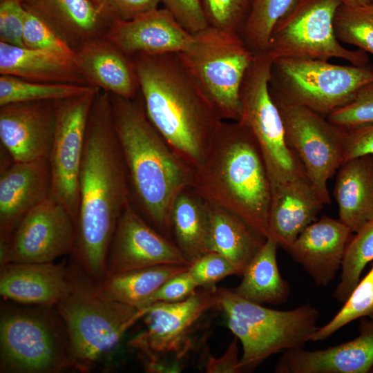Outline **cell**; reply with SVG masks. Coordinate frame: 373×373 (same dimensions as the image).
<instances>
[{
  "label": "cell",
  "instance_id": "277c9868",
  "mask_svg": "<svg viewBox=\"0 0 373 373\" xmlns=\"http://www.w3.org/2000/svg\"><path fill=\"white\" fill-rule=\"evenodd\" d=\"M207 202L242 218L267 236L271 183L258 145L239 121L222 120L191 186Z\"/></svg>",
  "mask_w": 373,
  "mask_h": 373
},
{
  "label": "cell",
  "instance_id": "b9f144b4",
  "mask_svg": "<svg viewBox=\"0 0 373 373\" xmlns=\"http://www.w3.org/2000/svg\"><path fill=\"white\" fill-rule=\"evenodd\" d=\"M176 21L192 35L209 26L201 0H160Z\"/></svg>",
  "mask_w": 373,
  "mask_h": 373
},
{
  "label": "cell",
  "instance_id": "681fc988",
  "mask_svg": "<svg viewBox=\"0 0 373 373\" xmlns=\"http://www.w3.org/2000/svg\"><path fill=\"white\" fill-rule=\"evenodd\" d=\"M370 6L373 7V0H369Z\"/></svg>",
  "mask_w": 373,
  "mask_h": 373
},
{
  "label": "cell",
  "instance_id": "f35d334b",
  "mask_svg": "<svg viewBox=\"0 0 373 373\" xmlns=\"http://www.w3.org/2000/svg\"><path fill=\"white\" fill-rule=\"evenodd\" d=\"M326 117L343 129L373 124V82L362 87L352 102Z\"/></svg>",
  "mask_w": 373,
  "mask_h": 373
},
{
  "label": "cell",
  "instance_id": "ac0fdd59",
  "mask_svg": "<svg viewBox=\"0 0 373 373\" xmlns=\"http://www.w3.org/2000/svg\"><path fill=\"white\" fill-rule=\"evenodd\" d=\"M104 36L131 57L182 52L193 39V35L166 8H156L131 20H113Z\"/></svg>",
  "mask_w": 373,
  "mask_h": 373
},
{
  "label": "cell",
  "instance_id": "e575fe53",
  "mask_svg": "<svg viewBox=\"0 0 373 373\" xmlns=\"http://www.w3.org/2000/svg\"><path fill=\"white\" fill-rule=\"evenodd\" d=\"M336 37L373 55V7L341 4L334 17Z\"/></svg>",
  "mask_w": 373,
  "mask_h": 373
},
{
  "label": "cell",
  "instance_id": "4fadbf2b",
  "mask_svg": "<svg viewBox=\"0 0 373 373\" xmlns=\"http://www.w3.org/2000/svg\"><path fill=\"white\" fill-rule=\"evenodd\" d=\"M272 99L279 110L288 146L324 204H330L327 182L343 164L344 129L307 107Z\"/></svg>",
  "mask_w": 373,
  "mask_h": 373
},
{
  "label": "cell",
  "instance_id": "6da1fadb",
  "mask_svg": "<svg viewBox=\"0 0 373 373\" xmlns=\"http://www.w3.org/2000/svg\"><path fill=\"white\" fill-rule=\"evenodd\" d=\"M115 133L110 93L99 90L88 118L79 177V213L72 257L97 284L105 276L109 247L131 202Z\"/></svg>",
  "mask_w": 373,
  "mask_h": 373
},
{
  "label": "cell",
  "instance_id": "7402d4cb",
  "mask_svg": "<svg viewBox=\"0 0 373 373\" xmlns=\"http://www.w3.org/2000/svg\"><path fill=\"white\" fill-rule=\"evenodd\" d=\"M324 204L306 175L276 185L271 188L267 238L287 251L317 220Z\"/></svg>",
  "mask_w": 373,
  "mask_h": 373
},
{
  "label": "cell",
  "instance_id": "d6986e66",
  "mask_svg": "<svg viewBox=\"0 0 373 373\" xmlns=\"http://www.w3.org/2000/svg\"><path fill=\"white\" fill-rule=\"evenodd\" d=\"M354 339L324 350L283 352L276 373H367L373 370V317L363 320Z\"/></svg>",
  "mask_w": 373,
  "mask_h": 373
},
{
  "label": "cell",
  "instance_id": "83f0119b",
  "mask_svg": "<svg viewBox=\"0 0 373 373\" xmlns=\"http://www.w3.org/2000/svg\"><path fill=\"white\" fill-rule=\"evenodd\" d=\"M171 227L173 242L189 265L209 252L210 204L192 187L176 198Z\"/></svg>",
  "mask_w": 373,
  "mask_h": 373
},
{
  "label": "cell",
  "instance_id": "603a6c76",
  "mask_svg": "<svg viewBox=\"0 0 373 373\" xmlns=\"http://www.w3.org/2000/svg\"><path fill=\"white\" fill-rule=\"evenodd\" d=\"M0 267V294L18 303L55 307L71 290L64 262H9Z\"/></svg>",
  "mask_w": 373,
  "mask_h": 373
},
{
  "label": "cell",
  "instance_id": "d4e9b609",
  "mask_svg": "<svg viewBox=\"0 0 373 373\" xmlns=\"http://www.w3.org/2000/svg\"><path fill=\"white\" fill-rule=\"evenodd\" d=\"M26 9L48 23L75 50L102 37L112 19L93 0H23Z\"/></svg>",
  "mask_w": 373,
  "mask_h": 373
},
{
  "label": "cell",
  "instance_id": "9c48e42d",
  "mask_svg": "<svg viewBox=\"0 0 373 373\" xmlns=\"http://www.w3.org/2000/svg\"><path fill=\"white\" fill-rule=\"evenodd\" d=\"M178 54L222 119L239 121L240 86L256 55L240 35L209 26Z\"/></svg>",
  "mask_w": 373,
  "mask_h": 373
},
{
  "label": "cell",
  "instance_id": "ab89813d",
  "mask_svg": "<svg viewBox=\"0 0 373 373\" xmlns=\"http://www.w3.org/2000/svg\"><path fill=\"white\" fill-rule=\"evenodd\" d=\"M188 271L199 287H213L220 280L231 275H242L229 259L216 252H209L193 262Z\"/></svg>",
  "mask_w": 373,
  "mask_h": 373
},
{
  "label": "cell",
  "instance_id": "f6af8a7d",
  "mask_svg": "<svg viewBox=\"0 0 373 373\" xmlns=\"http://www.w3.org/2000/svg\"><path fill=\"white\" fill-rule=\"evenodd\" d=\"M160 0H105L104 8L112 20L127 21L157 8Z\"/></svg>",
  "mask_w": 373,
  "mask_h": 373
},
{
  "label": "cell",
  "instance_id": "ee69618b",
  "mask_svg": "<svg viewBox=\"0 0 373 373\" xmlns=\"http://www.w3.org/2000/svg\"><path fill=\"white\" fill-rule=\"evenodd\" d=\"M344 131L343 163L356 157L373 155V124Z\"/></svg>",
  "mask_w": 373,
  "mask_h": 373
},
{
  "label": "cell",
  "instance_id": "8d00e7d4",
  "mask_svg": "<svg viewBox=\"0 0 373 373\" xmlns=\"http://www.w3.org/2000/svg\"><path fill=\"white\" fill-rule=\"evenodd\" d=\"M209 26L239 34L248 17L251 0H201Z\"/></svg>",
  "mask_w": 373,
  "mask_h": 373
},
{
  "label": "cell",
  "instance_id": "836d02e7",
  "mask_svg": "<svg viewBox=\"0 0 373 373\" xmlns=\"http://www.w3.org/2000/svg\"><path fill=\"white\" fill-rule=\"evenodd\" d=\"M373 260V220L367 222L352 238L341 265L339 283L334 292V298L344 303L360 281L363 270Z\"/></svg>",
  "mask_w": 373,
  "mask_h": 373
},
{
  "label": "cell",
  "instance_id": "8fae6325",
  "mask_svg": "<svg viewBox=\"0 0 373 373\" xmlns=\"http://www.w3.org/2000/svg\"><path fill=\"white\" fill-rule=\"evenodd\" d=\"M341 4L339 0H294L273 28L266 52L272 60L335 57L355 66L369 64L365 52L347 49L336 37L334 17Z\"/></svg>",
  "mask_w": 373,
  "mask_h": 373
},
{
  "label": "cell",
  "instance_id": "cb8c5ba5",
  "mask_svg": "<svg viewBox=\"0 0 373 373\" xmlns=\"http://www.w3.org/2000/svg\"><path fill=\"white\" fill-rule=\"evenodd\" d=\"M75 61L89 85L122 97H136L140 87L132 57L104 36L78 48Z\"/></svg>",
  "mask_w": 373,
  "mask_h": 373
},
{
  "label": "cell",
  "instance_id": "9a60e30c",
  "mask_svg": "<svg viewBox=\"0 0 373 373\" xmlns=\"http://www.w3.org/2000/svg\"><path fill=\"white\" fill-rule=\"evenodd\" d=\"M76 223L67 209L48 196L18 223L7 243L0 247V265L9 262H50L72 254Z\"/></svg>",
  "mask_w": 373,
  "mask_h": 373
},
{
  "label": "cell",
  "instance_id": "5bb4252c",
  "mask_svg": "<svg viewBox=\"0 0 373 373\" xmlns=\"http://www.w3.org/2000/svg\"><path fill=\"white\" fill-rule=\"evenodd\" d=\"M99 89L52 102L55 132L48 161L50 195L61 203L77 224L79 177L90 113Z\"/></svg>",
  "mask_w": 373,
  "mask_h": 373
},
{
  "label": "cell",
  "instance_id": "8992f818",
  "mask_svg": "<svg viewBox=\"0 0 373 373\" xmlns=\"http://www.w3.org/2000/svg\"><path fill=\"white\" fill-rule=\"evenodd\" d=\"M218 296L227 325L242 346V372L253 370L274 354L304 348L318 327L320 312L309 303L276 310L247 300L233 289L219 288Z\"/></svg>",
  "mask_w": 373,
  "mask_h": 373
},
{
  "label": "cell",
  "instance_id": "52a82bcc",
  "mask_svg": "<svg viewBox=\"0 0 373 373\" xmlns=\"http://www.w3.org/2000/svg\"><path fill=\"white\" fill-rule=\"evenodd\" d=\"M52 307L1 305L0 372L59 373L73 369L65 326Z\"/></svg>",
  "mask_w": 373,
  "mask_h": 373
},
{
  "label": "cell",
  "instance_id": "1f68e13d",
  "mask_svg": "<svg viewBox=\"0 0 373 373\" xmlns=\"http://www.w3.org/2000/svg\"><path fill=\"white\" fill-rule=\"evenodd\" d=\"M96 88L90 85L41 83L1 75L0 106L17 102H53L83 95Z\"/></svg>",
  "mask_w": 373,
  "mask_h": 373
},
{
  "label": "cell",
  "instance_id": "44dd1931",
  "mask_svg": "<svg viewBox=\"0 0 373 373\" xmlns=\"http://www.w3.org/2000/svg\"><path fill=\"white\" fill-rule=\"evenodd\" d=\"M353 232L327 216L307 226L287 251L319 286L328 285L341 267Z\"/></svg>",
  "mask_w": 373,
  "mask_h": 373
},
{
  "label": "cell",
  "instance_id": "f546056e",
  "mask_svg": "<svg viewBox=\"0 0 373 373\" xmlns=\"http://www.w3.org/2000/svg\"><path fill=\"white\" fill-rule=\"evenodd\" d=\"M189 265L166 264L120 272L95 284L97 295L137 308L169 278L188 269Z\"/></svg>",
  "mask_w": 373,
  "mask_h": 373
},
{
  "label": "cell",
  "instance_id": "e0dca14e",
  "mask_svg": "<svg viewBox=\"0 0 373 373\" xmlns=\"http://www.w3.org/2000/svg\"><path fill=\"white\" fill-rule=\"evenodd\" d=\"M54 132L52 102H17L0 106L1 144L14 162L48 160Z\"/></svg>",
  "mask_w": 373,
  "mask_h": 373
},
{
  "label": "cell",
  "instance_id": "7dc6e473",
  "mask_svg": "<svg viewBox=\"0 0 373 373\" xmlns=\"http://www.w3.org/2000/svg\"><path fill=\"white\" fill-rule=\"evenodd\" d=\"M342 4L352 7H365L370 6L369 0H339Z\"/></svg>",
  "mask_w": 373,
  "mask_h": 373
},
{
  "label": "cell",
  "instance_id": "74e56055",
  "mask_svg": "<svg viewBox=\"0 0 373 373\" xmlns=\"http://www.w3.org/2000/svg\"><path fill=\"white\" fill-rule=\"evenodd\" d=\"M23 44L31 49L49 50L75 57V50L48 23L26 9Z\"/></svg>",
  "mask_w": 373,
  "mask_h": 373
},
{
  "label": "cell",
  "instance_id": "4dcf8cb0",
  "mask_svg": "<svg viewBox=\"0 0 373 373\" xmlns=\"http://www.w3.org/2000/svg\"><path fill=\"white\" fill-rule=\"evenodd\" d=\"M278 245L267 238L264 245L242 273L240 285L233 290L240 297L260 304H280L289 294V286L278 267Z\"/></svg>",
  "mask_w": 373,
  "mask_h": 373
},
{
  "label": "cell",
  "instance_id": "d590c367",
  "mask_svg": "<svg viewBox=\"0 0 373 373\" xmlns=\"http://www.w3.org/2000/svg\"><path fill=\"white\" fill-rule=\"evenodd\" d=\"M343 304L327 324L318 327L312 336V341L325 340L358 318L373 317V266Z\"/></svg>",
  "mask_w": 373,
  "mask_h": 373
},
{
  "label": "cell",
  "instance_id": "484cf974",
  "mask_svg": "<svg viewBox=\"0 0 373 373\" xmlns=\"http://www.w3.org/2000/svg\"><path fill=\"white\" fill-rule=\"evenodd\" d=\"M0 74L41 83L89 85L75 57L1 41Z\"/></svg>",
  "mask_w": 373,
  "mask_h": 373
},
{
  "label": "cell",
  "instance_id": "60d3db41",
  "mask_svg": "<svg viewBox=\"0 0 373 373\" xmlns=\"http://www.w3.org/2000/svg\"><path fill=\"white\" fill-rule=\"evenodd\" d=\"M25 12L23 0H0V41L23 46Z\"/></svg>",
  "mask_w": 373,
  "mask_h": 373
},
{
  "label": "cell",
  "instance_id": "3957f363",
  "mask_svg": "<svg viewBox=\"0 0 373 373\" xmlns=\"http://www.w3.org/2000/svg\"><path fill=\"white\" fill-rule=\"evenodd\" d=\"M110 98L131 202L153 227L172 240V207L178 195L192 186L194 170L174 153L151 123L142 99L112 94Z\"/></svg>",
  "mask_w": 373,
  "mask_h": 373
},
{
  "label": "cell",
  "instance_id": "2e32d148",
  "mask_svg": "<svg viewBox=\"0 0 373 373\" xmlns=\"http://www.w3.org/2000/svg\"><path fill=\"white\" fill-rule=\"evenodd\" d=\"M166 264L189 265L175 242L151 226L131 201L115 228L107 256L104 278Z\"/></svg>",
  "mask_w": 373,
  "mask_h": 373
},
{
  "label": "cell",
  "instance_id": "30bf717a",
  "mask_svg": "<svg viewBox=\"0 0 373 373\" xmlns=\"http://www.w3.org/2000/svg\"><path fill=\"white\" fill-rule=\"evenodd\" d=\"M272 61L266 52L256 54L240 86L239 120L258 145L271 188L306 175L301 162L286 142L279 110L269 93Z\"/></svg>",
  "mask_w": 373,
  "mask_h": 373
},
{
  "label": "cell",
  "instance_id": "7a4b0ae2",
  "mask_svg": "<svg viewBox=\"0 0 373 373\" xmlns=\"http://www.w3.org/2000/svg\"><path fill=\"white\" fill-rule=\"evenodd\" d=\"M132 59L149 121L195 170L223 119L178 53L137 54Z\"/></svg>",
  "mask_w": 373,
  "mask_h": 373
},
{
  "label": "cell",
  "instance_id": "7c38bea8",
  "mask_svg": "<svg viewBox=\"0 0 373 373\" xmlns=\"http://www.w3.org/2000/svg\"><path fill=\"white\" fill-rule=\"evenodd\" d=\"M147 307L146 328L128 342L147 372H169L164 358L181 361L192 349L191 333L202 316L219 309L218 289L202 288L177 303L156 302Z\"/></svg>",
  "mask_w": 373,
  "mask_h": 373
},
{
  "label": "cell",
  "instance_id": "bcb514c9",
  "mask_svg": "<svg viewBox=\"0 0 373 373\" xmlns=\"http://www.w3.org/2000/svg\"><path fill=\"white\" fill-rule=\"evenodd\" d=\"M238 339L235 336L225 352L220 357L209 356L204 365L208 373H238L241 372L238 358Z\"/></svg>",
  "mask_w": 373,
  "mask_h": 373
},
{
  "label": "cell",
  "instance_id": "ffe728a7",
  "mask_svg": "<svg viewBox=\"0 0 373 373\" xmlns=\"http://www.w3.org/2000/svg\"><path fill=\"white\" fill-rule=\"evenodd\" d=\"M48 159L13 162L1 171L0 247L5 245L25 214L50 195Z\"/></svg>",
  "mask_w": 373,
  "mask_h": 373
},
{
  "label": "cell",
  "instance_id": "d6a6232c",
  "mask_svg": "<svg viewBox=\"0 0 373 373\" xmlns=\"http://www.w3.org/2000/svg\"><path fill=\"white\" fill-rule=\"evenodd\" d=\"M294 0H251L248 17L239 35L255 54L267 51L269 37L276 22Z\"/></svg>",
  "mask_w": 373,
  "mask_h": 373
},
{
  "label": "cell",
  "instance_id": "c3c4849f",
  "mask_svg": "<svg viewBox=\"0 0 373 373\" xmlns=\"http://www.w3.org/2000/svg\"><path fill=\"white\" fill-rule=\"evenodd\" d=\"M94 2H95L97 5L100 6L101 7H102L104 9V1L105 0H93ZM105 10V9H104ZM106 11V10H105Z\"/></svg>",
  "mask_w": 373,
  "mask_h": 373
},
{
  "label": "cell",
  "instance_id": "5b68a950",
  "mask_svg": "<svg viewBox=\"0 0 373 373\" xmlns=\"http://www.w3.org/2000/svg\"><path fill=\"white\" fill-rule=\"evenodd\" d=\"M69 268L71 290L55 309L65 326L73 369L90 371L115 352L126 332L143 318L137 308L99 296L95 283L73 261Z\"/></svg>",
  "mask_w": 373,
  "mask_h": 373
},
{
  "label": "cell",
  "instance_id": "ba28073f",
  "mask_svg": "<svg viewBox=\"0 0 373 373\" xmlns=\"http://www.w3.org/2000/svg\"><path fill=\"white\" fill-rule=\"evenodd\" d=\"M373 82V66L338 65L327 60H273L269 83L272 98L307 107L327 117L352 102Z\"/></svg>",
  "mask_w": 373,
  "mask_h": 373
},
{
  "label": "cell",
  "instance_id": "7bdbcfd3",
  "mask_svg": "<svg viewBox=\"0 0 373 373\" xmlns=\"http://www.w3.org/2000/svg\"><path fill=\"white\" fill-rule=\"evenodd\" d=\"M198 288V285L186 269L165 281L146 300L144 307L156 302L177 303L184 300L194 294Z\"/></svg>",
  "mask_w": 373,
  "mask_h": 373
},
{
  "label": "cell",
  "instance_id": "4316f807",
  "mask_svg": "<svg viewBox=\"0 0 373 373\" xmlns=\"http://www.w3.org/2000/svg\"><path fill=\"white\" fill-rule=\"evenodd\" d=\"M334 193L339 220L354 233L373 220V155L343 163L338 170Z\"/></svg>",
  "mask_w": 373,
  "mask_h": 373
},
{
  "label": "cell",
  "instance_id": "f1b7e54d",
  "mask_svg": "<svg viewBox=\"0 0 373 373\" xmlns=\"http://www.w3.org/2000/svg\"><path fill=\"white\" fill-rule=\"evenodd\" d=\"M209 204V252L226 257L242 274L267 238L235 213Z\"/></svg>",
  "mask_w": 373,
  "mask_h": 373
}]
</instances>
